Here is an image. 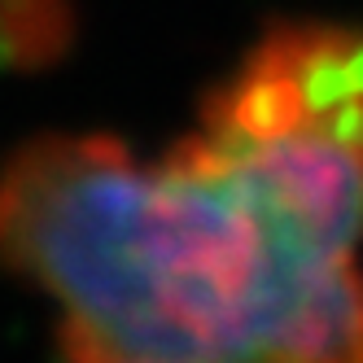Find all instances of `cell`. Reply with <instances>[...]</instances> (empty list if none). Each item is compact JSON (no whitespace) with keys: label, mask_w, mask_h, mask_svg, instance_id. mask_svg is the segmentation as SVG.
<instances>
[{"label":"cell","mask_w":363,"mask_h":363,"mask_svg":"<svg viewBox=\"0 0 363 363\" xmlns=\"http://www.w3.org/2000/svg\"><path fill=\"white\" fill-rule=\"evenodd\" d=\"M79 40L74 0H0V70L44 74L70 57Z\"/></svg>","instance_id":"7a4b0ae2"},{"label":"cell","mask_w":363,"mask_h":363,"mask_svg":"<svg viewBox=\"0 0 363 363\" xmlns=\"http://www.w3.org/2000/svg\"><path fill=\"white\" fill-rule=\"evenodd\" d=\"M0 263L57 302L70 363H363L359 254L197 132L158 162L106 132L18 145Z\"/></svg>","instance_id":"6da1fadb"}]
</instances>
